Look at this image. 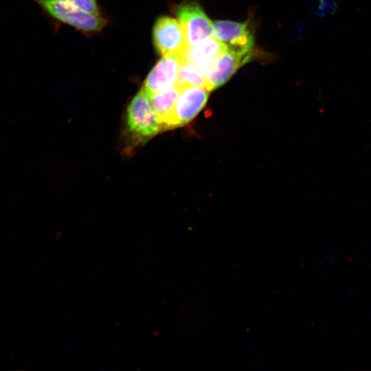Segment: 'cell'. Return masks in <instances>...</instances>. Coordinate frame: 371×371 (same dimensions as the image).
I'll list each match as a JSON object with an SVG mask.
<instances>
[{
  "label": "cell",
  "mask_w": 371,
  "mask_h": 371,
  "mask_svg": "<svg viewBox=\"0 0 371 371\" xmlns=\"http://www.w3.org/2000/svg\"><path fill=\"white\" fill-rule=\"evenodd\" d=\"M247 58L228 49L221 54L204 74L210 91L225 84L243 64Z\"/></svg>",
  "instance_id": "obj_8"
},
{
  "label": "cell",
  "mask_w": 371,
  "mask_h": 371,
  "mask_svg": "<svg viewBox=\"0 0 371 371\" xmlns=\"http://www.w3.org/2000/svg\"><path fill=\"white\" fill-rule=\"evenodd\" d=\"M126 129L131 139L144 143L162 131L149 97L142 88L133 97L126 113Z\"/></svg>",
  "instance_id": "obj_1"
},
{
  "label": "cell",
  "mask_w": 371,
  "mask_h": 371,
  "mask_svg": "<svg viewBox=\"0 0 371 371\" xmlns=\"http://www.w3.org/2000/svg\"><path fill=\"white\" fill-rule=\"evenodd\" d=\"M69 4L83 12L100 15V10L96 0H54Z\"/></svg>",
  "instance_id": "obj_13"
},
{
  "label": "cell",
  "mask_w": 371,
  "mask_h": 371,
  "mask_svg": "<svg viewBox=\"0 0 371 371\" xmlns=\"http://www.w3.org/2000/svg\"><path fill=\"white\" fill-rule=\"evenodd\" d=\"M337 8L336 0H315L311 4V10L319 17H325L335 14Z\"/></svg>",
  "instance_id": "obj_12"
},
{
  "label": "cell",
  "mask_w": 371,
  "mask_h": 371,
  "mask_svg": "<svg viewBox=\"0 0 371 371\" xmlns=\"http://www.w3.org/2000/svg\"><path fill=\"white\" fill-rule=\"evenodd\" d=\"M52 17L85 32L101 30L106 20L100 15L91 14L69 4L54 0H32Z\"/></svg>",
  "instance_id": "obj_4"
},
{
  "label": "cell",
  "mask_w": 371,
  "mask_h": 371,
  "mask_svg": "<svg viewBox=\"0 0 371 371\" xmlns=\"http://www.w3.org/2000/svg\"><path fill=\"white\" fill-rule=\"evenodd\" d=\"M175 12L184 27L189 47L212 36L213 23L198 3L183 1L176 7Z\"/></svg>",
  "instance_id": "obj_5"
},
{
  "label": "cell",
  "mask_w": 371,
  "mask_h": 371,
  "mask_svg": "<svg viewBox=\"0 0 371 371\" xmlns=\"http://www.w3.org/2000/svg\"><path fill=\"white\" fill-rule=\"evenodd\" d=\"M212 36L228 50L250 60L254 37L249 21H216Z\"/></svg>",
  "instance_id": "obj_3"
},
{
  "label": "cell",
  "mask_w": 371,
  "mask_h": 371,
  "mask_svg": "<svg viewBox=\"0 0 371 371\" xmlns=\"http://www.w3.org/2000/svg\"><path fill=\"white\" fill-rule=\"evenodd\" d=\"M153 38L157 52L161 56H184L189 45L180 21L170 16L159 17L153 27Z\"/></svg>",
  "instance_id": "obj_2"
},
{
  "label": "cell",
  "mask_w": 371,
  "mask_h": 371,
  "mask_svg": "<svg viewBox=\"0 0 371 371\" xmlns=\"http://www.w3.org/2000/svg\"><path fill=\"white\" fill-rule=\"evenodd\" d=\"M209 93L208 89L196 86L181 89L166 129L181 126L190 122L206 104Z\"/></svg>",
  "instance_id": "obj_6"
},
{
  "label": "cell",
  "mask_w": 371,
  "mask_h": 371,
  "mask_svg": "<svg viewBox=\"0 0 371 371\" xmlns=\"http://www.w3.org/2000/svg\"><path fill=\"white\" fill-rule=\"evenodd\" d=\"M180 91L181 89L175 85L168 90L155 93L149 97L151 106L161 123L162 130L167 128Z\"/></svg>",
  "instance_id": "obj_10"
},
{
  "label": "cell",
  "mask_w": 371,
  "mask_h": 371,
  "mask_svg": "<svg viewBox=\"0 0 371 371\" xmlns=\"http://www.w3.org/2000/svg\"><path fill=\"white\" fill-rule=\"evenodd\" d=\"M184 58L179 55L163 56L148 74L142 87L148 97L176 85Z\"/></svg>",
  "instance_id": "obj_7"
},
{
  "label": "cell",
  "mask_w": 371,
  "mask_h": 371,
  "mask_svg": "<svg viewBox=\"0 0 371 371\" xmlns=\"http://www.w3.org/2000/svg\"><path fill=\"white\" fill-rule=\"evenodd\" d=\"M227 49L225 45L212 36L195 45L189 47L185 58L194 63L204 75L215 60Z\"/></svg>",
  "instance_id": "obj_9"
},
{
  "label": "cell",
  "mask_w": 371,
  "mask_h": 371,
  "mask_svg": "<svg viewBox=\"0 0 371 371\" xmlns=\"http://www.w3.org/2000/svg\"><path fill=\"white\" fill-rule=\"evenodd\" d=\"M176 85L181 89L190 86L201 87L207 89L206 80L197 66L184 58L180 67Z\"/></svg>",
  "instance_id": "obj_11"
}]
</instances>
